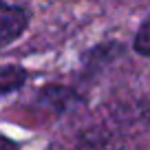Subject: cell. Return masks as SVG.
I'll return each instance as SVG.
<instances>
[{"mask_svg": "<svg viewBox=\"0 0 150 150\" xmlns=\"http://www.w3.org/2000/svg\"><path fill=\"white\" fill-rule=\"evenodd\" d=\"M132 49L139 55L150 57V18H146L141 22V27L137 29L135 38H132Z\"/></svg>", "mask_w": 150, "mask_h": 150, "instance_id": "3957f363", "label": "cell"}, {"mask_svg": "<svg viewBox=\"0 0 150 150\" xmlns=\"http://www.w3.org/2000/svg\"><path fill=\"white\" fill-rule=\"evenodd\" d=\"M0 150H20V148H18V144H16V141L9 139V137L0 135Z\"/></svg>", "mask_w": 150, "mask_h": 150, "instance_id": "277c9868", "label": "cell"}, {"mask_svg": "<svg viewBox=\"0 0 150 150\" xmlns=\"http://www.w3.org/2000/svg\"><path fill=\"white\" fill-rule=\"evenodd\" d=\"M29 73L18 64H0V95H9L22 88Z\"/></svg>", "mask_w": 150, "mask_h": 150, "instance_id": "7a4b0ae2", "label": "cell"}, {"mask_svg": "<svg viewBox=\"0 0 150 150\" xmlns=\"http://www.w3.org/2000/svg\"><path fill=\"white\" fill-rule=\"evenodd\" d=\"M29 13L22 7L9 5L0 0V49L9 47L27 31Z\"/></svg>", "mask_w": 150, "mask_h": 150, "instance_id": "6da1fadb", "label": "cell"}]
</instances>
